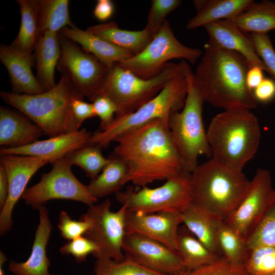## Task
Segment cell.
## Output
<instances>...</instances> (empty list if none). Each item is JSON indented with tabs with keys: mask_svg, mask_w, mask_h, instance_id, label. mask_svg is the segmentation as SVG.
Here are the masks:
<instances>
[{
	"mask_svg": "<svg viewBox=\"0 0 275 275\" xmlns=\"http://www.w3.org/2000/svg\"><path fill=\"white\" fill-rule=\"evenodd\" d=\"M187 64L184 60L168 63L158 74L149 79L138 76L116 64L109 68L100 94L116 105L118 111L115 117L131 113L155 97Z\"/></svg>",
	"mask_w": 275,
	"mask_h": 275,
	"instance_id": "8",
	"label": "cell"
},
{
	"mask_svg": "<svg viewBox=\"0 0 275 275\" xmlns=\"http://www.w3.org/2000/svg\"><path fill=\"white\" fill-rule=\"evenodd\" d=\"M92 133L84 128L48 139L37 141L25 146L2 147L1 155L13 154L46 158L52 163L68 153L90 143Z\"/></svg>",
	"mask_w": 275,
	"mask_h": 275,
	"instance_id": "18",
	"label": "cell"
},
{
	"mask_svg": "<svg viewBox=\"0 0 275 275\" xmlns=\"http://www.w3.org/2000/svg\"><path fill=\"white\" fill-rule=\"evenodd\" d=\"M51 164L52 167L49 172L42 174L38 183L26 188L21 197L26 204L38 209L52 200H73L88 206L97 202L90 193L87 185L74 176L72 165L65 157Z\"/></svg>",
	"mask_w": 275,
	"mask_h": 275,
	"instance_id": "11",
	"label": "cell"
},
{
	"mask_svg": "<svg viewBox=\"0 0 275 275\" xmlns=\"http://www.w3.org/2000/svg\"><path fill=\"white\" fill-rule=\"evenodd\" d=\"M190 175L183 173L155 188L130 186L115 194L116 198L129 211L182 213L192 202Z\"/></svg>",
	"mask_w": 275,
	"mask_h": 275,
	"instance_id": "9",
	"label": "cell"
},
{
	"mask_svg": "<svg viewBox=\"0 0 275 275\" xmlns=\"http://www.w3.org/2000/svg\"><path fill=\"white\" fill-rule=\"evenodd\" d=\"M186 229L210 251L222 257L217 241L219 220L214 218L191 204L182 213Z\"/></svg>",
	"mask_w": 275,
	"mask_h": 275,
	"instance_id": "27",
	"label": "cell"
},
{
	"mask_svg": "<svg viewBox=\"0 0 275 275\" xmlns=\"http://www.w3.org/2000/svg\"><path fill=\"white\" fill-rule=\"evenodd\" d=\"M201 54L200 49L181 43L166 19L161 29L142 51L117 64L138 76L149 79L158 74L171 60H186L194 64Z\"/></svg>",
	"mask_w": 275,
	"mask_h": 275,
	"instance_id": "10",
	"label": "cell"
},
{
	"mask_svg": "<svg viewBox=\"0 0 275 275\" xmlns=\"http://www.w3.org/2000/svg\"><path fill=\"white\" fill-rule=\"evenodd\" d=\"M59 35L61 56L57 68L84 98L100 94L109 68L74 41Z\"/></svg>",
	"mask_w": 275,
	"mask_h": 275,
	"instance_id": "12",
	"label": "cell"
},
{
	"mask_svg": "<svg viewBox=\"0 0 275 275\" xmlns=\"http://www.w3.org/2000/svg\"><path fill=\"white\" fill-rule=\"evenodd\" d=\"M101 172L92 179L87 187L91 195L97 200L120 191L127 172L125 161L113 152Z\"/></svg>",
	"mask_w": 275,
	"mask_h": 275,
	"instance_id": "28",
	"label": "cell"
},
{
	"mask_svg": "<svg viewBox=\"0 0 275 275\" xmlns=\"http://www.w3.org/2000/svg\"><path fill=\"white\" fill-rule=\"evenodd\" d=\"M97 251L96 245L85 236L69 241L60 249L62 255H71L78 262L85 261L90 254L95 256Z\"/></svg>",
	"mask_w": 275,
	"mask_h": 275,
	"instance_id": "42",
	"label": "cell"
},
{
	"mask_svg": "<svg viewBox=\"0 0 275 275\" xmlns=\"http://www.w3.org/2000/svg\"><path fill=\"white\" fill-rule=\"evenodd\" d=\"M1 164L4 168L9 182L7 201L0 213V233L9 232L12 225V212L18 201L26 188L32 176L50 160L36 157L6 154L1 155Z\"/></svg>",
	"mask_w": 275,
	"mask_h": 275,
	"instance_id": "16",
	"label": "cell"
},
{
	"mask_svg": "<svg viewBox=\"0 0 275 275\" xmlns=\"http://www.w3.org/2000/svg\"><path fill=\"white\" fill-rule=\"evenodd\" d=\"M59 34L81 46L108 68L130 58L133 54L111 43L75 26L66 27Z\"/></svg>",
	"mask_w": 275,
	"mask_h": 275,
	"instance_id": "23",
	"label": "cell"
},
{
	"mask_svg": "<svg viewBox=\"0 0 275 275\" xmlns=\"http://www.w3.org/2000/svg\"><path fill=\"white\" fill-rule=\"evenodd\" d=\"M39 222L35 232L31 254L24 262L11 261L9 270L15 275H51L48 268L50 260L46 255L52 228L48 211L44 205L38 209Z\"/></svg>",
	"mask_w": 275,
	"mask_h": 275,
	"instance_id": "21",
	"label": "cell"
},
{
	"mask_svg": "<svg viewBox=\"0 0 275 275\" xmlns=\"http://www.w3.org/2000/svg\"><path fill=\"white\" fill-rule=\"evenodd\" d=\"M112 203L106 199L98 204L89 206L81 218L89 221V229L84 235L97 246L95 256L120 261L125 258L123 250L126 235V218L127 209L125 205L117 211L111 210Z\"/></svg>",
	"mask_w": 275,
	"mask_h": 275,
	"instance_id": "13",
	"label": "cell"
},
{
	"mask_svg": "<svg viewBox=\"0 0 275 275\" xmlns=\"http://www.w3.org/2000/svg\"><path fill=\"white\" fill-rule=\"evenodd\" d=\"M274 198L269 172L258 169L243 198L225 221L246 240Z\"/></svg>",
	"mask_w": 275,
	"mask_h": 275,
	"instance_id": "14",
	"label": "cell"
},
{
	"mask_svg": "<svg viewBox=\"0 0 275 275\" xmlns=\"http://www.w3.org/2000/svg\"><path fill=\"white\" fill-rule=\"evenodd\" d=\"M71 164L79 167L92 179L95 178L108 162L99 146L88 143L68 153L65 156Z\"/></svg>",
	"mask_w": 275,
	"mask_h": 275,
	"instance_id": "34",
	"label": "cell"
},
{
	"mask_svg": "<svg viewBox=\"0 0 275 275\" xmlns=\"http://www.w3.org/2000/svg\"><path fill=\"white\" fill-rule=\"evenodd\" d=\"M179 275H250L244 267L231 263L223 257L198 268L186 270Z\"/></svg>",
	"mask_w": 275,
	"mask_h": 275,
	"instance_id": "39",
	"label": "cell"
},
{
	"mask_svg": "<svg viewBox=\"0 0 275 275\" xmlns=\"http://www.w3.org/2000/svg\"><path fill=\"white\" fill-rule=\"evenodd\" d=\"M177 252L186 270L207 265L221 257L210 251L186 227L179 228Z\"/></svg>",
	"mask_w": 275,
	"mask_h": 275,
	"instance_id": "31",
	"label": "cell"
},
{
	"mask_svg": "<svg viewBox=\"0 0 275 275\" xmlns=\"http://www.w3.org/2000/svg\"><path fill=\"white\" fill-rule=\"evenodd\" d=\"M115 12V5L111 0H98L93 10V15L100 21L110 19Z\"/></svg>",
	"mask_w": 275,
	"mask_h": 275,
	"instance_id": "46",
	"label": "cell"
},
{
	"mask_svg": "<svg viewBox=\"0 0 275 275\" xmlns=\"http://www.w3.org/2000/svg\"><path fill=\"white\" fill-rule=\"evenodd\" d=\"M94 275H163L141 265L125 257L120 261L108 258H97Z\"/></svg>",
	"mask_w": 275,
	"mask_h": 275,
	"instance_id": "35",
	"label": "cell"
},
{
	"mask_svg": "<svg viewBox=\"0 0 275 275\" xmlns=\"http://www.w3.org/2000/svg\"><path fill=\"white\" fill-rule=\"evenodd\" d=\"M253 0H196V14L186 28L193 30L222 20L232 19L243 12Z\"/></svg>",
	"mask_w": 275,
	"mask_h": 275,
	"instance_id": "24",
	"label": "cell"
},
{
	"mask_svg": "<svg viewBox=\"0 0 275 275\" xmlns=\"http://www.w3.org/2000/svg\"><path fill=\"white\" fill-rule=\"evenodd\" d=\"M270 275H275V272L273 273H272V274H270Z\"/></svg>",
	"mask_w": 275,
	"mask_h": 275,
	"instance_id": "50",
	"label": "cell"
},
{
	"mask_svg": "<svg viewBox=\"0 0 275 275\" xmlns=\"http://www.w3.org/2000/svg\"><path fill=\"white\" fill-rule=\"evenodd\" d=\"M61 53L59 35L46 32L41 35L35 49L37 78L45 91L56 85L54 79L57 68Z\"/></svg>",
	"mask_w": 275,
	"mask_h": 275,
	"instance_id": "25",
	"label": "cell"
},
{
	"mask_svg": "<svg viewBox=\"0 0 275 275\" xmlns=\"http://www.w3.org/2000/svg\"><path fill=\"white\" fill-rule=\"evenodd\" d=\"M211 158L242 171L256 154L261 136L257 118L245 109L224 110L211 120L206 131Z\"/></svg>",
	"mask_w": 275,
	"mask_h": 275,
	"instance_id": "3",
	"label": "cell"
},
{
	"mask_svg": "<svg viewBox=\"0 0 275 275\" xmlns=\"http://www.w3.org/2000/svg\"><path fill=\"white\" fill-rule=\"evenodd\" d=\"M114 153L126 163L124 185L144 187L183 173L182 161L173 141L168 121L154 120L118 136ZM190 174V173H189Z\"/></svg>",
	"mask_w": 275,
	"mask_h": 275,
	"instance_id": "1",
	"label": "cell"
},
{
	"mask_svg": "<svg viewBox=\"0 0 275 275\" xmlns=\"http://www.w3.org/2000/svg\"><path fill=\"white\" fill-rule=\"evenodd\" d=\"M250 275H270L275 272V248L256 247L250 250L244 264Z\"/></svg>",
	"mask_w": 275,
	"mask_h": 275,
	"instance_id": "37",
	"label": "cell"
},
{
	"mask_svg": "<svg viewBox=\"0 0 275 275\" xmlns=\"http://www.w3.org/2000/svg\"><path fill=\"white\" fill-rule=\"evenodd\" d=\"M43 133L37 125L21 113L1 107L0 145L3 147L26 146L38 141Z\"/></svg>",
	"mask_w": 275,
	"mask_h": 275,
	"instance_id": "22",
	"label": "cell"
},
{
	"mask_svg": "<svg viewBox=\"0 0 275 275\" xmlns=\"http://www.w3.org/2000/svg\"><path fill=\"white\" fill-rule=\"evenodd\" d=\"M92 101L95 116L100 121L99 130L103 131L113 122L118 108L109 97L103 94H99Z\"/></svg>",
	"mask_w": 275,
	"mask_h": 275,
	"instance_id": "43",
	"label": "cell"
},
{
	"mask_svg": "<svg viewBox=\"0 0 275 275\" xmlns=\"http://www.w3.org/2000/svg\"><path fill=\"white\" fill-rule=\"evenodd\" d=\"M246 241L249 250L261 246L275 248V198Z\"/></svg>",
	"mask_w": 275,
	"mask_h": 275,
	"instance_id": "36",
	"label": "cell"
},
{
	"mask_svg": "<svg viewBox=\"0 0 275 275\" xmlns=\"http://www.w3.org/2000/svg\"><path fill=\"white\" fill-rule=\"evenodd\" d=\"M0 96L5 103L26 116L50 137L79 129L73 114L72 102L75 97L81 96L64 76L52 88L40 94L1 92Z\"/></svg>",
	"mask_w": 275,
	"mask_h": 275,
	"instance_id": "5",
	"label": "cell"
},
{
	"mask_svg": "<svg viewBox=\"0 0 275 275\" xmlns=\"http://www.w3.org/2000/svg\"><path fill=\"white\" fill-rule=\"evenodd\" d=\"M250 183L242 171L211 158L191 173V204L215 219L225 220L239 204Z\"/></svg>",
	"mask_w": 275,
	"mask_h": 275,
	"instance_id": "4",
	"label": "cell"
},
{
	"mask_svg": "<svg viewBox=\"0 0 275 275\" xmlns=\"http://www.w3.org/2000/svg\"><path fill=\"white\" fill-rule=\"evenodd\" d=\"M7 260V258L5 254L1 251L0 252V275H6L4 269V265Z\"/></svg>",
	"mask_w": 275,
	"mask_h": 275,
	"instance_id": "49",
	"label": "cell"
},
{
	"mask_svg": "<svg viewBox=\"0 0 275 275\" xmlns=\"http://www.w3.org/2000/svg\"><path fill=\"white\" fill-rule=\"evenodd\" d=\"M249 68L241 55L209 39L194 78L210 104L224 110H251L257 107V101L246 82Z\"/></svg>",
	"mask_w": 275,
	"mask_h": 275,
	"instance_id": "2",
	"label": "cell"
},
{
	"mask_svg": "<svg viewBox=\"0 0 275 275\" xmlns=\"http://www.w3.org/2000/svg\"><path fill=\"white\" fill-rule=\"evenodd\" d=\"M181 4L179 0H153L144 28L153 37L161 29L167 16Z\"/></svg>",
	"mask_w": 275,
	"mask_h": 275,
	"instance_id": "38",
	"label": "cell"
},
{
	"mask_svg": "<svg viewBox=\"0 0 275 275\" xmlns=\"http://www.w3.org/2000/svg\"><path fill=\"white\" fill-rule=\"evenodd\" d=\"M249 36L269 74L275 78V50L269 36L267 34H251Z\"/></svg>",
	"mask_w": 275,
	"mask_h": 275,
	"instance_id": "41",
	"label": "cell"
},
{
	"mask_svg": "<svg viewBox=\"0 0 275 275\" xmlns=\"http://www.w3.org/2000/svg\"><path fill=\"white\" fill-rule=\"evenodd\" d=\"M187 82L184 106L181 110L171 114L168 125L184 169L191 174L198 165L199 156L211 157V154L202 118L205 100L190 68L187 73Z\"/></svg>",
	"mask_w": 275,
	"mask_h": 275,
	"instance_id": "6",
	"label": "cell"
},
{
	"mask_svg": "<svg viewBox=\"0 0 275 275\" xmlns=\"http://www.w3.org/2000/svg\"><path fill=\"white\" fill-rule=\"evenodd\" d=\"M182 214L178 212L143 213L127 210L126 233L139 234L158 241L177 252Z\"/></svg>",
	"mask_w": 275,
	"mask_h": 275,
	"instance_id": "17",
	"label": "cell"
},
{
	"mask_svg": "<svg viewBox=\"0 0 275 275\" xmlns=\"http://www.w3.org/2000/svg\"><path fill=\"white\" fill-rule=\"evenodd\" d=\"M263 71L258 66H253L249 68L246 76V82L248 87L252 92L264 78Z\"/></svg>",
	"mask_w": 275,
	"mask_h": 275,
	"instance_id": "47",
	"label": "cell"
},
{
	"mask_svg": "<svg viewBox=\"0 0 275 275\" xmlns=\"http://www.w3.org/2000/svg\"><path fill=\"white\" fill-rule=\"evenodd\" d=\"M21 14L18 33L11 45L32 53L39 38L38 0H17Z\"/></svg>",
	"mask_w": 275,
	"mask_h": 275,
	"instance_id": "30",
	"label": "cell"
},
{
	"mask_svg": "<svg viewBox=\"0 0 275 275\" xmlns=\"http://www.w3.org/2000/svg\"><path fill=\"white\" fill-rule=\"evenodd\" d=\"M230 20L244 33L267 34L275 29V3L254 1L243 12Z\"/></svg>",
	"mask_w": 275,
	"mask_h": 275,
	"instance_id": "29",
	"label": "cell"
},
{
	"mask_svg": "<svg viewBox=\"0 0 275 275\" xmlns=\"http://www.w3.org/2000/svg\"><path fill=\"white\" fill-rule=\"evenodd\" d=\"M217 241L222 257L232 264L244 267L250 252L246 240L225 220L219 221Z\"/></svg>",
	"mask_w": 275,
	"mask_h": 275,
	"instance_id": "33",
	"label": "cell"
},
{
	"mask_svg": "<svg viewBox=\"0 0 275 275\" xmlns=\"http://www.w3.org/2000/svg\"><path fill=\"white\" fill-rule=\"evenodd\" d=\"M253 93L257 102L266 103L271 101L275 98V81L264 78Z\"/></svg>",
	"mask_w": 275,
	"mask_h": 275,
	"instance_id": "45",
	"label": "cell"
},
{
	"mask_svg": "<svg viewBox=\"0 0 275 275\" xmlns=\"http://www.w3.org/2000/svg\"><path fill=\"white\" fill-rule=\"evenodd\" d=\"M123 250L126 257L163 275H179L186 271L176 251L146 237L126 233Z\"/></svg>",
	"mask_w": 275,
	"mask_h": 275,
	"instance_id": "15",
	"label": "cell"
},
{
	"mask_svg": "<svg viewBox=\"0 0 275 275\" xmlns=\"http://www.w3.org/2000/svg\"><path fill=\"white\" fill-rule=\"evenodd\" d=\"M9 182L6 171L2 165H0V208L4 206L9 194Z\"/></svg>",
	"mask_w": 275,
	"mask_h": 275,
	"instance_id": "48",
	"label": "cell"
},
{
	"mask_svg": "<svg viewBox=\"0 0 275 275\" xmlns=\"http://www.w3.org/2000/svg\"><path fill=\"white\" fill-rule=\"evenodd\" d=\"M90 226V222L86 219H72L65 211L59 214L58 229L62 237L69 241L85 235Z\"/></svg>",
	"mask_w": 275,
	"mask_h": 275,
	"instance_id": "40",
	"label": "cell"
},
{
	"mask_svg": "<svg viewBox=\"0 0 275 275\" xmlns=\"http://www.w3.org/2000/svg\"><path fill=\"white\" fill-rule=\"evenodd\" d=\"M209 39L217 45L241 55L250 67L258 66L268 74L265 64L257 54L250 37L245 34L231 20H222L204 26Z\"/></svg>",
	"mask_w": 275,
	"mask_h": 275,
	"instance_id": "20",
	"label": "cell"
},
{
	"mask_svg": "<svg viewBox=\"0 0 275 275\" xmlns=\"http://www.w3.org/2000/svg\"><path fill=\"white\" fill-rule=\"evenodd\" d=\"M188 64L181 72L171 79L153 98L134 112L115 117L112 124L103 131L92 133L90 143L106 148L119 135L154 120L169 121L171 114L183 108L187 89Z\"/></svg>",
	"mask_w": 275,
	"mask_h": 275,
	"instance_id": "7",
	"label": "cell"
},
{
	"mask_svg": "<svg viewBox=\"0 0 275 275\" xmlns=\"http://www.w3.org/2000/svg\"><path fill=\"white\" fill-rule=\"evenodd\" d=\"M86 30L133 55L142 51L153 38L145 29L139 31L123 30L114 21L89 26Z\"/></svg>",
	"mask_w": 275,
	"mask_h": 275,
	"instance_id": "26",
	"label": "cell"
},
{
	"mask_svg": "<svg viewBox=\"0 0 275 275\" xmlns=\"http://www.w3.org/2000/svg\"><path fill=\"white\" fill-rule=\"evenodd\" d=\"M68 0H38L39 37L44 33L59 34L74 25L70 19Z\"/></svg>",
	"mask_w": 275,
	"mask_h": 275,
	"instance_id": "32",
	"label": "cell"
},
{
	"mask_svg": "<svg viewBox=\"0 0 275 275\" xmlns=\"http://www.w3.org/2000/svg\"><path fill=\"white\" fill-rule=\"evenodd\" d=\"M34 59L32 53L22 52L11 45H1L0 60L8 72L12 92L35 95L45 91L33 73Z\"/></svg>",
	"mask_w": 275,
	"mask_h": 275,
	"instance_id": "19",
	"label": "cell"
},
{
	"mask_svg": "<svg viewBox=\"0 0 275 275\" xmlns=\"http://www.w3.org/2000/svg\"><path fill=\"white\" fill-rule=\"evenodd\" d=\"M72 109L77 127L79 129L87 119L95 116L92 103L84 100V97L77 96L72 102Z\"/></svg>",
	"mask_w": 275,
	"mask_h": 275,
	"instance_id": "44",
	"label": "cell"
}]
</instances>
